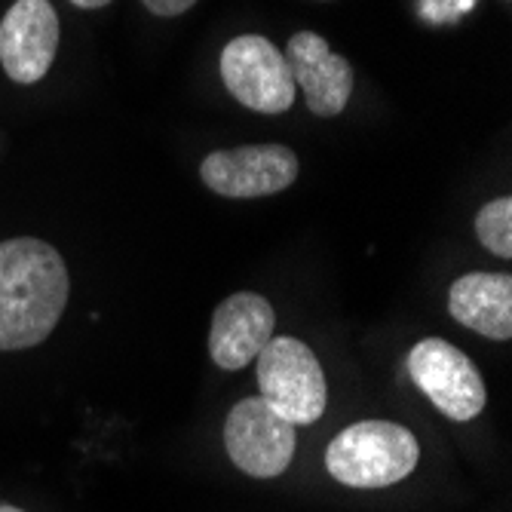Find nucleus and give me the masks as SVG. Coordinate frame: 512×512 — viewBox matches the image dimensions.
<instances>
[{"label": "nucleus", "instance_id": "dca6fc26", "mask_svg": "<svg viewBox=\"0 0 512 512\" xmlns=\"http://www.w3.org/2000/svg\"><path fill=\"white\" fill-rule=\"evenodd\" d=\"M0 512H25V509H19V506H13V503H0Z\"/></svg>", "mask_w": 512, "mask_h": 512}, {"label": "nucleus", "instance_id": "2eb2a0df", "mask_svg": "<svg viewBox=\"0 0 512 512\" xmlns=\"http://www.w3.org/2000/svg\"><path fill=\"white\" fill-rule=\"evenodd\" d=\"M476 0H454V10H473Z\"/></svg>", "mask_w": 512, "mask_h": 512}, {"label": "nucleus", "instance_id": "9d476101", "mask_svg": "<svg viewBox=\"0 0 512 512\" xmlns=\"http://www.w3.org/2000/svg\"><path fill=\"white\" fill-rule=\"evenodd\" d=\"M276 313L267 298L255 292H237L215 307L209 329V353L218 368H246L273 338Z\"/></svg>", "mask_w": 512, "mask_h": 512}, {"label": "nucleus", "instance_id": "20e7f679", "mask_svg": "<svg viewBox=\"0 0 512 512\" xmlns=\"http://www.w3.org/2000/svg\"><path fill=\"white\" fill-rule=\"evenodd\" d=\"M221 80L243 108L258 114H283L295 102L286 56L261 34H240L224 46Z\"/></svg>", "mask_w": 512, "mask_h": 512}, {"label": "nucleus", "instance_id": "4468645a", "mask_svg": "<svg viewBox=\"0 0 512 512\" xmlns=\"http://www.w3.org/2000/svg\"><path fill=\"white\" fill-rule=\"evenodd\" d=\"M74 7H80V10H102V7H108L111 0H71Z\"/></svg>", "mask_w": 512, "mask_h": 512}, {"label": "nucleus", "instance_id": "ddd939ff", "mask_svg": "<svg viewBox=\"0 0 512 512\" xmlns=\"http://www.w3.org/2000/svg\"><path fill=\"white\" fill-rule=\"evenodd\" d=\"M142 4L154 16H181V13H188L197 4V0H142Z\"/></svg>", "mask_w": 512, "mask_h": 512}, {"label": "nucleus", "instance_id": "9b49d317", "mask_svg": "<svg viewBox=\"0 0 512 512\" xmlns=\"http://www.w3.org/2000/svg\"><path fill=\"white\" fill-rule=\"evenodd\" d=\"M448 313L494 341L512 338V276L509 273H467L448 292Z\"/></svg>", "mask_w": 512, "mask_h": 512}, {"label": "nucleus", "instance_id": "f03ea898", "mask_svg": "<svg viewBox=\"0 0 512 512\" xmlns=\"http://www.w3.org/2000/svg\"><path fill=\"white\" fill-rule=\"evenodd\" d=\"M421 460L414 433L393 421H362L341 430L325 448V470L347 488H390Z\"/></svg>", "mask_w": 512, "mask_h": 512}, {"label": "nucleus", "instance_id": "f8f14e48", "mask_svg": "<svg viewBox=\"0 0 512 512\" xmlns=\"http://www.w3.org/2000/svg\"><path fill=\"white\" fill-rule=\"evenodd\" d=\"M476 237L497 258H512V200L500 197L476 215Z\"/></svg>", "mask_w": 512, "mask_h": 512}, {"label": "nucleus", "instance_id": "f257e3e1", "mask_svg": "<svg viewBox=\"0 0 512 512\" xmlns=\"http://www.w3.org/2000/svg\"><path fill=\"white\" fill-rule=\"evenodd\" d=\"M68 267L37 237L0 243V350H28L50 338L68 304Z\"/></svg>", "mask_w": 512, "mask_h": 512}, {"label": "nucleus", "instance_id": "423d86ee", "mask_svg": "<svg viewBox=\"0 0 512 512\" xmlns=\"http://www.w3.org/2000/svg\"><path fill=\"white\" fill-rule=\"evenodd\" d=\"M408 375L445 417L467 424L485 408V381L467 353L442 338H427L408 353Z\"/></svg>", "mask_w": 512, "mask_h": 512}, {"label": "nucleus", "instance_id": "0eeeda50", "mask_svg": "<svg viewBox=\"0 0 512 512\" xmlns=\"http://www.w3.org/2000/svg\"><path fill=\"white\" fill-rule=\"evenodd\" d=\"M301 163L286 145H246L234 151H212L200 163V178L209 191L227 200L273 197L298 181Z\"/></svg>", "mask_w": 512, "mask_h": 512}, {"label": "nucleus", "instance_id": "6e6552de", "mask_svg": "<svg viewBox=\"0 0 512 512\" xmlns=\"http://www.w3.org/2000/svg\"><path fill=\"white\" fill-rule=\"evenodd\" d=\"M59 50V16L50 0H16L0 22V62L10 80L37 83Z\"/></svg>", "mask_w": 512, "mask_h": 512}, {"label": "nucleus", "instance_id": "1a4fd4ad", "mask_svg": "<svg viewBox=\"0 0 512 512\" xmlns=\"http://www.w3.org/2000/svg\"><path fill=\"white\" fill-rule=\"evenodd\" d=\"M286 65L316 117H338L347 108L353 96V68L344 56L332 53L325 37L313 31H298L289 37Z\"/></svg>", "mask_w": 512, "mask_h": 512}, {"label": "nucleus", "instance_id": "39448f33", "mask_svg": "<svg viewBox=\"0 0 512 512\" xmlns=\"http://www.w3.org/2000/svg\"><path fill=\"white\" fill-rule=\"evenodd\" d=\"M298 445V427L279 417L261 396L237 402L224 424V448L252 479H276L289 470Z\"/></svg>", "mask_w": 512, "mask_h": 512}, {"label": "nucleus", "instance_id": "7ed1b4c3", "mask_svg": "<svg viewBox=\"0 0 512 512\" xmlns=\"http://www.w3.org/2000/svg\"><path fill=\"white\" fill-rule=\"evenodd\" d=\"M258 362V387L261 399L289 424L304 427L316 424L329 402V384H325L322 365L316 353L286 335H273L267 347L255 356Z\"/></svg>", "mask_w": 512, "mask_h": 512}]
</instances>
